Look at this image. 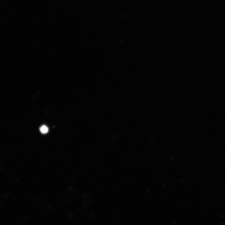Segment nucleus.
Returning <instances> with one entry per match:
<instances>
[{
  "instance_id": "nucleus-1",
  "label": "nucleus",
  "mask_w": 225,
  "mask_h": 225,
  "mask_svg": "<svg viewBox=\"0 0 225 225\" xmlns=\"http://www.w3.org/2000/svg\"><path fill=\"white\" fill-rule=\"evenodd\" d=\"M40 131L42 133H46L48 132V128L46 126L43 125L40 128Z\"/></svg>"
}]
</instances>
